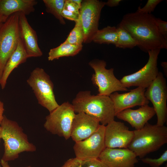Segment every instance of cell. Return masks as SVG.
Masks as SVG:
<instances>
[{"instance_id":"6da1fadb","label":"cell","mask_w":167,"mask_h":167,"mask_svg":"<svg viewBox=\"0 0 167 167\" xmlns=\"http://www.w3.org/2000/svg\"><path fill=\"white\" fill-rule=\"evenodd\" d=\"M156 18L151 14L139 12L126 14L118 25L127 31L136 41L141 50L167 49V40L160 33Z\"/></svg>"},{"instance_id":"7a4b0ae2","label":"cell","mask_w":167,"mask_h":167,"mask_svg":"<svg viewBox=\"0 0 167 167\" xmlns=\"http://www.w3.org/2000/svg\"><path fill=\"white\" fill-rule=\"evenodd\" d=\"M75 113L82 112L106 125L115 116L113 102L109 96L92 95L89 91H79L73 100Z\"/></svg>"},{"instance_id":"3957f363","label":"cell","mask_w":167,"mask_h":167,"mask_svg":"<svg viewBox=\"0 0 167 167\" xmlns=\"http://www.w3.org/2000/svg\"><path fill=\"white\" fill-rule=\"evenodd\" d=\"M0 124L1 139L3 141L4 152L1 159L8 162L17 158L23 152H34L36 146L30 143L27 135L15 121L4 115Z\"/></svg>"},{"instance_id":"277c9868","label":"cell","mask_w":167,"mask_h":167,"mask_svg":"<svg viewBox=\"0 0 167 167\" xmlns=\"http://www.w3.org/2000/svg\"><path fill=\"white\" fill-rule=\"evenodd\" d=\"M133 131V137L127 148L140 159L167 143V127L164 125L147 122L142 128Z\"/></svg>"},{"instance_id":"5b68a950","label":"cell","mask_w":167,"mask_h":167,"mask_svg":"<svg viewBox=\"0 0 167 167\" xmlns=\"http://www.w3.org/2000/svg\"><path fill=\"white\" fill-rule=\"evenodd\" d=\"M27 82L33 90L38 103L49 113L59 106L55 99L53 83L43 69L35 68L31 73Z\"/></svg>"},{"instance_id":"8992f818","label":"cell","mask_w":167,"mask_h":167,"mask_svg":"<svg viewBox=\"0 0 167 167\" xmlns=\"http://www.w3.org/2000/svg\"><path fill=\"white\" fill-rule=\"evenodd\" d=\"M19 12L13 14L0 24V79L6 63L15 50L20 38Z\"/></svg>"},{"instance_id":"52a82bcc","label":"cell","mask_w":167,"mask_h":167,"mask_svg":"<svg viewBox=\"0 0 167 167\" xmlns=\"http://www.w3.org/2000/svg\"><path fill=\"white\" fill-rule=\"evenodd\" d=\"M75 114L72 104L68 102H64L46 116L44 127L52 134L68 139L71 137Z\"/></svg>"},{"instance_id":"ba28073f","label":"cell","mask_w":167,"mask_h":167,"mask_svg":"<svg viewBox=\"0 0 167 167\" xmlns=\"http://www.w3.org/2000/svg\"><path fill=\"white\" fill-rule=\"evenodd\" d=\"M89 65L94 71L91 80L98 88L97 94L109 96L115 92L128 90L115 76L113 69L106 68V63L105 61L95 59L90 62Z\"/></svg>"},{"instance_id":"9c48e42d","label":"cell","mask_w":167,"mask_h":167,"mask_svg":"<svg viewBox=\"0 0 167 167\" xmlns=\"http://www.w3.org/2000/svg\"><path fill=\"white\" fill-rule=\"evenodd\" d=\"M105 2L97 0L82 1L80 20L84 33V43H89L98 29L101 12Z\"/></svg>"},{"instance_id":"30bf717a","label":"cell","mask_w":167,"mask_h":167,"mask_svg":"<svg viewBox=\"0 0 167 167\" xmlns=\"http://www.w3.org/2000/svg\"><path fill=\"white\" fill-rule=\"evenodd\" d=\"M163 73L159 72L156 79L146 88L145 97L153 105L157 117L156 125H164L167 121V86Z\"/></svg>"},{"instance_id":"8fae6325","label":"cell","mask_w":167,"mask_h":167,"mask_svg":"<svg viewBox=\"0 0 167 167\" xmlns=\"http://www.w3.org/2000/svg\"><path fill=\"white\" fill-rule=\"evenodd\" d=\"M161 49L148 52L149 58L145 66L137 72L123 76L120 80L126 88L141 87L146 88L156 79L158 73L157 59Z\"/></svg>"},{"instance_id":"7c38bea8","label":"cell","mask_w":167,"mask_h":167,"mask_svg":"<svg viewBox=\"0 0 167 167\" xmlns=\"http://www.w3.org/2000/svg\"><path fill=\"white\" fill-rule=\"evenodd\" d=\"M105 128V126L101 124L98 129L90 136L75 142L73 149L76 158L81 160L99 158L106 148Z\"/></svg>"},{"instance_id":"4fadbf2b","label":"cell","mask_w":167,"mask_h":167,"mask_svg":"<svg viewBox=\"0 0 167 167\" xmlns=\"http://www.w3.org/2000/svg\"><path fill=\"white\" fill-rule=\"evenodd\" d=\"M134 135L124 123L114 120L105 126V143L106 148H127Z\"/></svg>"},{"instance_id":"5bb4252c","label":"cell","mask_w":167,"mask_h":167,"mask_svg":"<svg viewBox=\"0 0 167 167\" xmlns=\"http://www.w3.org/2000/svg\"><path fill=\"white\" fill-rule=\"evenodd\" d=\"M98 158L107 167H135L138 161L135 153L127 148H105Z\"/></svg>"},{"instance_id":"9a60e30c","label":"cell","mask_w":167,"mask_h":167,"mask_svg":"<svg viewBox=\"0 0 167 167\" xmlns=\"http://www.w3.org/2000/svg\"><path fill=\"white\" fill-rule=\"evenodd\" d=\"M146 89L137 87L128 92L120 94L115 92L111 94L109 96L113 102L115 115L127 109L148 105L149 101L144 95Z\"/></svg>"},{"instance_id":"2e32d148","label":"cell","mask_w":167,"mask_h":167,"mask_svg":"<svg viewBox=\"0 0 167 167\" xmlns=\"http://www.w3.org/2000/svg\"><path fill=\"white\" fill-rule=\"evenodd\" d=\"M19 29L28 58L41 56L43 53L38 45L36 32L29 24L26 15L21 12L19 14Z\"/></svg>"},{"instance_id":"e0dca14e","label":"cell","mask_w":167,"mask_h":167,"mask_svg":"<svg viewBox=\"0 0 167 167\" xmlns=\"http://www.w3.org/2000/svg\"><path fill=\"white\" fill-rule=\"evenodd\" d=\"M100 125L98 120L84 113H77L72 122L71 137L75 142L84 140L94 133Z\"/></svg>"},{"instance_id":"ac0fdd59","label":"cell","mask_w":167,"mask_h":167,"mask_svg":"<svg viewBox=\"0 0 167 167\" xmlns=\"http://www.w3.org/2000/svg\"><path fill=\"white\" fill-rule=\"evenodd\" d=\"M156 114L153 107L148 105L141 106L136 109L128 108L115 115L118 119L126 122L136 130L143 128Z\"/></svg>"},{"instance_id":"d6986e66","label":"cell","mask_w":167,"mask_h":167,"mask_svg":"<svg viewBox=\"0 0 167 167\" xmlns=\"http://www.w3.org/2000/svg\"><path fill=\"white\" fill-rule=\"evenodd\" d=\"M37 3L36 0H0V15L7 18L17 12L28 15L34 11Z\"/></svg>"},{"instance_id":"ffe728a7","label":"cell","mask_w":167,"mask_h":167,"mask_svg":"<svg viewBox=\"0 0 167 167\" xmlns=\"http://www.w3.org/2000/svg\"><path fill=\"white\" fill-rule=\"evenodd\" d=\"M28 58L26 53L20 37L17 47L6 62L0 79V85L2 89H4L5 87L7 79L13 71L20 64L25 62Z\"/></svg>"},{"instance_id":"44dd1931","label":"cell","mask_w":167,"mask_h":167,"mask_svg":"<svg viewBox=\"0 0 167 167\" xmlns=\"http://www.w3.org/2000/svg\"><path fill=\"white\" fill-rule=\"evenodd\" d=\"M82 45H73L64 41L58 46L50 50L48 60L52 61L62 57L74 56L82 50Z\"/></svg>"},{"instance_id":"7402d4cb","label":"cell","mask_w":167,"mask_h":167,"mask_svg":"<svg viewBox=\"0 0 167 167\" xmlns=\"http://www.w3.org/2000/svg\"><path fill=\"white\" fill-rule=\"evenodd\" d=\"M118 39L117 27L108 26L98 30L94 35L92 41L99 44L116 45Z\"/></svg>"},{"instance_id":"603a6c76","label":"cell","mask_w":167,"mask_h":167,"mask_svg":"<svg viewBox=\"0 0 167 167\" xmlns=\"http://www.w3.org/2000/svg\"><path fill=\"white\" fill-rule=\"evenodd\" d=\"M46 11L53 15L60 24H65V22L62 16L65 0H43Z\"/></svg>"},{"instance_id":"cb8c5ba5","label":"cell","mask_w":167,"mask_h":167,"mask_svg":"<svg viewBox=\"0 0 167 167\" xmlns=\"http://www.w3.org/2000/svg\"><path fill=\"white\" fill-rule=\"evenodd\" d=\"M118 39L115 45L117 48L132 49L137 46L136 41L129 33L122 27L118 25L117 27Z\"/></svg>"},{"instance_id":"d4e9b609","label":"cell","mask_w":167,"mask_h":167,"mask_svg":"<svg viewBox=\"0 0 167 167\" xmlns=\"http://www.w3.org/2000/svg\"><path fill=\"white\" fill-rule=\"evenodd\" d=\"M84 32L79 19L75 22V27L65 41L73 45H81L84 42Z\"/></svg>"},{"instance_id":"484cf974","label":"cell","mask_w":167,"mask_h":167,"mask_svg":"<svg viewBox=\"0 0 167 167\" xmlns=\"http://www.w3.org/2000/svg\"><path fill=\"white\" fill-rule=\"evenodd\" d=\"M141 160L143 163L148 165L151 167H160L167 161V150H165L157 158L144 157Z\"/></svg>"},{"instance_id":"4316f807","label":"cell","mask_w":167,"mask_h":167,"mask_svg":"<svg viewBox=\"0 0 167 167\" xmlns=\"http://www.w3.org/2000/svg\"><path fill=\"white\" fill-rule=\"evenodd\" d=\"M162 0H148L145 5L142 8L139 6L137 11L147 14H151L154 11L156 6L160 3L162 2Z\"/></svg>"},{"instance_id":"83f0119b","label":"cell","mask_w":167,"mask_h":167,"mask_svg":"<svg viewBox=\"0 0 167 167\" xmlns=\"http://www.w3.org/2000/svg\"><path fill=\"white\" fill-rule=\"evenodd\" d=\"M81 167H107L98 158L81 160Z\"/></svg>"},{"instance_id":"f1b7e54d","label":"cell","mask_w":167,"mask_h":167,"mask_svg":"<svg viewBox=\"0 0 167 167\" xmlns=\"http://www.w3.org/2000/svg\"><path fill=\"white\" fill-rule=\"evenodd\" d=\"M81 7L75 2V0H65L64 9L67 11L80 14Z\"/></svg>"},{"instance_id":"f546056e","label":"cell","mask_w":167,"mask_h":167,"mask_svg":"<svg viewBox=\"0 0 167 167\" xmlns=\"http://www.w3.org/2000/svg\"><path fill=\"white\" fill-rule=\"evenodd\" d=\"M156 22L159 32L167 40V22L157 18H156Z\"/></svg>"},{"instance_id":"4dcf8cb0","label":"cell","mask_w":167,"mask_h":167,"mask_svg":"<svg viewBox=\"0 0 167 167\" xmlns=\"http://www.w3.org/2000/svg\"><path fill=\"white\" fill-rule=\"evenodd\" d=\"M62 16L63 18L74 21L75 23L80 19V14L70 11L64 9L62 12Z\"/></svg>"},{"instance_id":"1f68e13d","label":"cell","mask_w":167,"mask_h":167,"mask_svg":"<svg viewBox=\"0 0 167 167\" xmlns=\"http://www.w3.org/2000/svg\"><path fill=\"white\" fill-rule=\"evenodd\" d=\"M81 161L76 157L70 158L61 167H81Z\"/></svg>"},{"instance_id":"d6a6232c","label":"cell","mask_w":167,"mask_h":167,"mask_svg":"<svg viewBox=\"0 0 167 167\" xmlns=\"http://www.w3.org/2000/svg\"><path fill=\"white\" fill-rule=\"evenodd\" d=\"M121 0H109L105 2V5L110 7H115L119 5Z\"/></svg>"},{"instance_id":"836d02e7","label":"cell","mask_w":167,"mask_h":167,"mask_svg":"<svg viewBox=\"0 0 167 167\" xmlns=\"http://www.w3.org/2000/svg\"><path fill=\"white\" fill-rule=\"evenodd\" d=\"M4 104L0 100V123L2 120L4 115Z\"/></svg>"},{"instance_id":"e575fe53","label":"cell","mask_w":167,"mask_h":167,"mask_svg":"<svg viewBox=\"0 0 167 167\" xmlns=\"http://www.w3.org/2000/svg\"><path fill=\"white\" fill-rule=\"evenodd\" d=\"M161 65L163 68V69L165 75L167 76V62H163L161 63Z\"/></svg>"},{"instance_id":"d590c367","label":"cell","mask_w":167,"mask_h":167,"mask_svg":"<svg viewBox=\"0 0 167 167\" xmlns=\"http://www.w3.org/2000/svg\"><path fill=\"white\" fill-rule=\"evenodd\" d=\"M0 162L2 167H10L8 163V162L1 159Z\"/></svg>"},{"instance_id":"8d00e7d4","label":"cell","mask_w":167,"mask_h":167,"mask_svg":"<svg viewBox=\"0 0 167 167\" xmlns=\"http://www.w3.org/2000/svg\"><path fill=\"white\" fill-rule=\"evenodd\" d=\"M7 18L0 15V24L5 22Z\"/></svg>"},{"instance_id":"74e56055","label":"cell","mask_w":167,"mask_h":167,"mask_svg":"<svg viewBox=\"0 0 167 167\" xmlns=\"http://www.w3.org/2000/svg\"><path fill=\"white\" fill-rule=\"evenodd\" d=\"M1 127L0 124V141L1 139Z\"/></svg>"},{"instance_id":"f35d334b","label":"cell","mask_w":167,"mask_h":167,"mask_svg":"<svg viewBox=\"0 0 167 167\" xmlns=\"http://www.w3.org/2000/svg\"><path fill=\"white\" fill-rule=\"evenodd\" d=\"M163 167H167V164H166L165 166Z\"/></svg>"},{"instance_id":"ab89813d","label":"cell","mask_w":167,"mask_h":167,"mask_svg":"<svg viewBox=\"0 0 167 167\" xmlns=\"http://www.w3.org/2000/svg\"><path fill=\"white\" fill-rule=\"evenodd\" d=\"M25 167H31V166L29 165V166H27Z\"/></svg>"},{"instance_id":"60d3db41","label":"cell","mask_w":167,"mask_h":167,"mask_svg":"<svg viewBox=\"0 0 167 167\" xmlns=\"http://www.w3.org/2000/svg\"><path fill=\"white\" fill-rule=\"evenodd\" d=\"M0 167H2V166H1V164H0Z\"/></svg>"}]
</instances>
